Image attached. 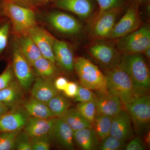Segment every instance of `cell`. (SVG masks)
Listing matches in <instances>:
<instances>
[{
	"label": "cell",
	"mask_w": 150,
	"mask_h": 150,
	"mask_svg": "<svg viewBox=\"0 0 150 150\" xmlns=\"http://www.w3.org/2000/svg\"><path fill=\"white\" fill-rule=\"evenodd\" d=\"M24 90L17 80L0 90V102L10 109L21 106L24 101Z\"/></svg>",
	"instance_id": "19"
},
{
	"label": "cell",
	"mask_w": 150,
	"mask_h": 150,
	"mask_svg": "<svg viewBox=\"0 0 150 150\" xmlns=\"http://www.w3.org/2000/svg\"><path fill=\"white\" fill-rule=\"evenodd\" d=\"M119 64L131 78L137 96L148 94L150 87V71L142 54L123 55Z\"/></svg>",
	"instance_id": "1"
},
{
	"label": "cell",
	"mask_w": 150,
	"mask_h": 150,
	"mask_svg": "<svg viewBox=\"0 0 150 150\" xmlns=\"http://www.w3.org/2000/svg\"><path fill=\"white\" fill-rule=\"evenodd\" d=\"M74 143L84 150H96L100 142L92 127L85 128L74 131Z\"/></svg>",
	"instance_id": "22"
},
{
	"label": "cell",
	"mask_w": 150,
	"mask_h": 150,
	"mask_svg": "<svg viewBox=\"0 0 150 150\" xmlns=\"http://www.w3.org/2000/svg\"><path fill=\"white\" fill-rule=\"evenodd\" d=\"M55 63L62 70L71 72L74 70V58L69 44L63 40L55 38L53 45Z\"/></svg>",
	"instance_id": "18"
},
{
	"label": "cell",
	"mask_w": 150,
	"mask_h": 150,
	"mask_svg": "<svg viewBox=\"0 0 150 150\" xmlns=\"http://www.w3.org/2000/svg\"><path fill=\"white\" fill-rule=\"evenodd\" d=\"M150 0H128V4L131 2H137L142 5L143 4H149Z\"/></svg>",
	"instance_id": "44"
},
{
	"label": "cell",
	"mask_w": 150,
	"mask_h": 150,
	"mask_svg": "<svg viewBox=\"0 0 150 150\" xmlns=\"http://www.w3.org/2000/svg\"><path fill=\"white\" fill-rule=\"evenodd\" d=\"M103 69L107 80L108 91L118 96L124 106L138 97L131 78L119 64Z\"/></svg>",
	"instance_id": "2"
},
{
	"label": "cell",
	"mask_w": 150,
	"mask_h": 150,
	"mask_svg": "<svg viewBox=\"0 0 150 150\" xmlns=\"http://www.w3.org/2000/svg\"><path fill=\"white\" fill-rule=\"evenodd\" d=\"M68 81L64 77L60 76L56 78L54 81L55 88L59 91H64L68 84Z\"/></svg>",
	"instance_id": "41"
},
{
	"label": "cell",
	"mask_w": 150,
	"mask_h": 150,
	"mask_svg": "<svg viewBox=\"0 0 150 150\" xmlns=\"http://www.w3.org/2000/svg\"><path fill=\"white\" fill-rule=\"evenodd\" d=\"M47 20L58 32L67 35H76L83 29L81 23L72 16L64 12L54 11L49 13Z\"/></svg>",
	"instance_id": "12"
},
{
	"label": "cell",
	"mask_w": 150,
	"mask_h": 150,
	"mask_svg": "<svg viewBox=\"0 0 150 150\" xmlns=\"http://www.w3.org/2000/svg\"><path fill=\"white\" fill-rule=\"evenodd\" d=\"M30 88L32 96L45 103L58 94L52 80L36 77Z\"/></svg>",
	"instance_id": "20"
},
{
	"label": "cell",
	"mask_w": 150,
	"mask_h": 150,
	"mask_svg": "<svg viewBox=\"0 0 150 150\" xmlns=\"http://www.w3.org/2000/svg\"><path fill=\"white\" fill-rule=\"evenodd\" d=\"M131 119L128 112L123 108L112 117L110 135L126 142L133 134Z\"/></svg>",
	"instance_id": "17"
},
{
	"label": "cell",
	"mask_w": 150,
	"mask_h": 150,
	"mask_svg": "<svg viewBox=\"0 0 150 150\" xmlns=\"http://www.w3.org/2000/svg\"><path fill=\"white\" fill-rule=\"evenodd\" d=\"M32 150H49L51 141L49 135H43L31 138Z\"/></svg>",
	"instance_id": "36"
},
{
	"label": "cell",
	"mask_w": 150,
	"mask_h": 150,
	"mask_svg": "<svg viewBox=\"0 0 150 150\" xmlns=\"http://www.w3.org/2000/svg\"><path fill=\"white\" fill-rule=\"evenodd\" d=\"M140 4L137 2L129 3L125 14L116 23L106 40L113 41L128 35L141 27L144 24L140 17Z\"/></svg>",
	"instance_id": "8"
},
{
	"label": "cell",
	"mask_w": 150,
	"mask_h": 150,
	"mask_svg": "<svg viewBox=\"0 0 150 150\" xmlns=\"http://www.w3.org/2000/svg\"><path fill=\"white\" fill-rule=\"evenodd\" d=\"M20 48L30 65L42 56L39 49L27 33L15 36Z\"/></svg>",
	"instance_id": "25"
},
{
	"label": "cell",
	"mask_w": 150,
	"mask_h": 150,
	"mask_svg": "<svg viewBox=\"0 0 150 150\" xmlns=\"http://www.w3.org/2000/svg\"><path fill=\"white\" fill-rule=\"evenodd\" d=\"M19 131L0 134V150H16V141Z\"/></svg>",
	"instance_id": "31"
},
{
	"label": "cell",
	"mask_w": 150,
	"mask_h": 150,
	"mask_svg": "<svg viewBox=\"0 0 150 150\" xmlns=\"http://www.w3.org/2000/svg\"><path fill=\"white\" fill-rule=\"evenodd\" d=\"M29 117L22 105L10 109L0 116V134L22 130Z\"/></svg>",
	"instance_id": "13"
},
{
	"label": "cell",
	"mask_w": 150,
	"mask_h": 150,
	"mask_svg": "<svg viewBox=\"0 0 150 150\" xmlns=\"http://www.w3.org/2000/svg\"><path fill=\"white\" fill-rule=\"evenodd\" d=\"M112 117L106 115L96 116L92 123V128L100 142L110 135Z\"/></svg>",
	"instance_id": "27"
},
{
	"label": "cell",
	"mask_w": 150,
	"mask_h": 150,
	"mask_svg": "<svg viewBox=\"0 0 150 150\" xmlns=\"http://www.w3.org/2000/svg\"><path fill=\"white\" fill-rule=\"evenodd\" d=\"M2 6V1L1 0H0V22L4 20V17H5L4 16V14H3Z\"/></svg>",
	"instance_id": "45"
},
{
	"label": "cell",
	"mask_w": 150,
	"mask_h": 150,
	"mask_svg": "<svg viewBox=\"0 0 150 150\" xmlns=\"http://www.w3.org/2000/svg\"><path fill=\"white\" fill-rule=\"evenodd\" d=\"M51 6L72 13L89 22L99 10L95 0H56Z\"/></svg>",
	"instance_id": "11"
},
{
	"label": "cell",
	"mask_w": 150,
	"mask_h": 150,
	"mask_svg": "<svg viewBox=\"0 0 150 150\" xmlns=\"http://www.w3.org/2000/svg\"><path fill=\"white\" fill-rule=\"evenodd\" d=\"M126 142L109 135L100 142L98 149L100 150H121L125 149Z\"/></svg>",
	"instance_id": "30"
},
{
	"label": "cell",
	"mask_w": 150,
	"mask_h": 150,
	"mask_svg": "<svg viewBox=\"0 0 150 150\" xmlns=\"http://www.w3.org/2000/svg\"><path fill=\"white\" fill-rule=\"evenodd\" d=\"M30 4L34 10L39 8L51 6L56 0H29Z\"/></svg>",
	"instance_id": "40"
},
{
	"label": "cell",
	"mask_w": 150,
	"mask_h": 150,
	"mask_svg": "<svg viewBox=\"0 0 150 150\" xmlns=\"http://www.w3.org/2000/svg\"><path fill=\"white\" fill-rule=\"evenodd\" d=\"M10 109H10L7 106L0 102V116L4 114V113L7 112Z\"/></svg>",
	"instance_id": "43"
},
{
	"label": "cell",
	"mask_w": 150,
	"mask_h": 150,
	"mask_svg": "<svg viewBox=\"0 0 150 150\" xmlns=\"http://www.w3.org/2000/svg\"><path fill=\"white\" fill-rule=\"evenodd\" d=\"M127 5L97 13L89 22L88 34L90 39L93 41L107 40L118 18Z\"/></svg>",
	"instance_id": "5"
},
{
	"label": "cell",
	"mask_w": 150,
	"mask_h": 150,
	"mask_svg": "<svg viewBox=\"0 0 150 150\" xmlns=\"http://www.w3.org/2000/svg\"><path fill=\"white\" fill-rule=\"evenodd\" d=\"M56 118H42L30 116L23 129L30 138L48 135L54 126Z\"/></svg>",
	"instance_id": "21"
},
{
	"label": "cell",
	"mask_w": 150,
	"mask_h": 150,
	"mask_svg": "<svg viewBox=\"0 0 150 150\" xmlns=\"http://www.w3.org/2000/svg\"><path fill=\"white\" fill-rule=\"evenodd\" d=\"M2 7L4 16L10 22L14 36L27 33L30 28L37 24L34 10L3 1Z\"/></svg>",
	"instance_id": "4"
},
{
	"label": "cell",
	"mask_w": 150,
	"mask_h": 150,
	"mask_svg": "<svg viewBox=\"0 0 150 150\" xmlns=\"http://www.w3.org/2000/svg\"><path fill=\"white\" fill-rule=\"evenodd\" d=\"M74 69L82 86L96 92L103 93L108 91L104 74L88 59L82 56L74 59Z\"/></svg>",
	"instance_id": "3"
},
{
	"label": "cell",
	"mask_w": 150,
	"mask_h": 150,
	"mask_svg": "<svg viewBox=\"0 0 150 150\" xmlns=\"http://www.w3.org/2000/svg\"><path fill=\"white\" fill-rule=\"evenodd\" d=\"M145 142H146V144H147L148 145H149L150 144V134L149 132L147 133V134L146 135V137H145Z\"/></svg>",
	"instance_id": "47"
},
{
	"label": "cell",
	"mask_w": 150,
	"mask_h": 150,
	"mask_svg": "<svg viewBox=\"0 0 150 150\" xmlns=\"http://www.w3.org/2000/svg\"><path fill=\"white\" fill-rule=\"evenodd\" d=\"M46 103L57 118H61L71 106L69 101L59 94L52 98Z\"/></svg>",
	"instance_id": "28"
},
{
	"label": "cell",
	"mask_w": 150,
	"mask_h": 150,
	"mask_svg": "<svg viewBox=\"0 0 150 150\" xmlns=\"http://www.w3.org/2000/svg\"><path fill=\"white\" fill-rule=\"evenodd\" d=\"M11 26L9 20H4L0 22V56L7 47Z\"/></svg>",
	"instance_id": "32"
},
{
	"label": "cell",
	"mask_w": 150,
	"mask_h": 150,
	"mask_svg": "<svg viewBox=\"0 0 150 150\" xmlns=\"http://www.w3.org/2000/svg\"><path fill=\"white\" fill-rule=\"evenodd\" d=\"M75 98V101L78 103L88 102L95 100L96 94L86 88L79 86L77 93Z\"/></svg>",
	"instance_id": "37"
},
{
	"label": "cell",
	"mask_w": 150,
	"mask_h": 150,
	"mask_svg": "<svg viewBox=\"0 0 150 150\" xmlns=\"http://www.w3.org/2000/svg\"><path fill=\"white\" fill-rule=\"evenodd\" d=\"M79 86L74 82H69L64 93L67 97L75 98L77 93Z\"/></svg>",
	"instance_id": "39"
},
{
	"label": "cell",
	"mask_w": 150,
	"mask_h": 150,
	"mask_svg": "<svg viewBox=\"0 0 150 150\" xmlns=\"http://www.w3.org/2000/svg\"><path fill=\"white\" fill-rule=\"evenodd\" d=\"M146 149L144 143L139 137H135L126 144V150H144Z\"/></svg>",
	"instance_id": "38"
},
{
	"label": "cell",
	"mask_w": 150,
	"mask_h": 150,
	"mask_svg": "<svg viewBox=\"0 0 150 150\" xmlns=\"http://www.w3.org/2000/svg\"><path fill=\"white\" fill-rule=\"evenodd\" d=\"M76 108L84 118L92 124L96 117L95 100L86 102L78 103Z\"/></svg>",
	"instance_id": "29"
},
{
	"label": "cell",
	"mask_w": 150,
	"mask_h": 150,
	"mask_svg": "<svg viewBox=\"0 0 150 150\" xmlns=\"http://www.w3.org/2000/svg\"><path fill=\"white\" fill-rule=\"evenodd\" d=\"M143 54H144L145 56L148 59H150V47H149V48H147L146 50L144 51V53H143Z\"/></svg>",
	"instance_id": "46"
},
{
	"label": "cell",
	"mask_w": 150,
	"mask_h": 150,
	"mask_svg": "<svg viewBox=\"0 0 150 150\" xmlns=\"http://www.w3.org/2000/svg\"><path fill=\"white\" fill-rule=\"evenodd\" d=\"M31 67L37 77L53 80L59 74L56 64L43 56L33 62Z\"/></svg>",
	"instance_id": "24"
},
{
	"label": "cell",
	"mask_w": 150,
	"mask_h": 150,
	"mask_svg": "<svg viewBox=\"0 0 150 150\" xmlns=\"http://www.w3.org/2000/svg\"><path fill=\"white\" fill-rule=\"evenodd\" d=\"M87 51L103 69H109L120 64L123 55L118 51L115 43L104 40L93 41Z\"/></svg>",
	"instance_id": "9"
},
{
	"label": "cell",
	"mask_w": 150,
	"mask_h": 150,
	"mask_svg": "<svg viewBox=\"0 0 150 150\" xmlns=\"http://www.w3.org/2000/svg\"><path fill=\"white\" fill-rule=\"evenodd\" d=\"M3 57L1 56H0V62L2 60Z\"/></svg>",
	"instance_id": "48"
},
{
	"label": "cell",
	"mask_w": 150,
	"mask_h": 150,
	"mask_svg": "<svg viewBox=\"0 0 150 150\" xmlns=\"http://www.w3.org/2000/svg\"><path fill=\"white\" fill-rule=\"evenodd\" d=\"M74 132L68 123L62 118H57L48 135L51 142L58 146L66 149L74 150Z\"/></svg>",
	"instance_id": "15"
},
{
	"label": "cell",
	"mask_w": 150,
	"mask_h": 150,
	"mask_svg": "<svg viewBox=\"0 0 150 150\" xmlns=\"http://www.w3.org/2000/svg\"><path fill=\"white\" fill-rule=\"evenodd\" d=\"M98 5L99 10L101 13L111 9L125 6L128 4V0H95Z\"/></svg>",
	"instance_id": "33"
},
{
	"label": "cell",
	"mask_w": 150,
	"mask_h": 150,
	"mask_svg": "<svg viewBox=\"0 0 150 150\" xmlns=\"http://www.w3.org/2000/svg\"><path fill=\"white\" fill-rule=\"evenodd\" d=\"M1 1L6 2L13 3L24 7L33 9L30 5L29 0H1Z\"/></svg>",
	"instance_id": "42"
},
{
	"label": "cell",
	"mask_w": 150,
	"mask_h": 150,
	"mask_svg": "<svg viewBox=\"0 0 150 150\" xmlns=\"http://www.w3.org/2000/svg\"><path fill=\"white\" fill-rule=\"evenodd\" d=\"M97 93L95 99L96 116L106 115L113 117L124 108L122 101L118 96L108 91Z\"/></svg>",
	"instance_id": "16"
},
{
	"label": "cell",
	"mask_w": 150,
	"mask_h": 150,
	"mask_svg": "<svg viewBox=\"0 0 150 150\" xmlns=\"http://www.w3.org/2000/svg\"><path fill=\"white\" fill-rule=\"evenodd\" d=\"M27 33L39 49L42 56L55 63L53 45L55 38L38 24L28 30Z\"/></svg>",
	"instance_id": "14"
},
{
	"label": "cell",
	"mask_w": 150,
	"mask_h": 150,
	"mask_svg": "<svg viewBox=\"0 0 150 150\" xmlns=\"http://www.w3.org/2000/svg\"><path fill=\"white\" fill-rule=\"evenodd\" d=\"M60 118L68 123L74 131L92 127L91 123L84 118L76 108H70Z\"/></svg>",
	"instance_id": "26"
},
{
	"label": "cell",
	"mask_w": 150,
	"mask_h": 150,
	"mask_svg": "<svg viewBox=\"0 0 150 150\" xmlns=\"http://www.w3.org/2000/svg\"><path fill=\"white\" fill-rule=\"evenodd\" d=\"M14 73L11 64H8L0 74V90L5 88L15 81Z\"/></svg>",
	"instance_id": "35"
},
{
	"label": "cell",
	"mask_w": 150,
	"mask_h": 150,
	"mask_svg": "<svg viewBox=\"0 0 150 150\" xmlns=\"http://www.w3.org/2000/svg\"><path fill=\"white\" fill-rule=\"evenodd\" d=\"M124 108L134 124L137 134L142 135L147 130L150 121V97L149 94L137 97Z\"/></svg>",
	"instance_id": "7"
},
{
	"label": "cell",
	"mask_w": 150,
	"mask_h": 150,
	"mask_svg": "<svg viewBox=\"0 0 150 150\" xmlns=\"http://www.w3.org/2000/svg\"><path fill=\"white\" fill-rule=\"evenodd\" d=\"M16 150H32L31 138L23 129L21 130L17 135Z\"/></svg>",
	"instance_id": "34"
},
{
	"label": "cell",
	"mask_w": 150,
	"mask_h": 150,
	"mask_svg": "<svg viewBox=\"0 0 150 150\" xmlns=\"http://www.w3.org/2000/svg\"><path fill=\"white\" fill-rule=\"evenodd\" d=\"M30 116L42 118H51L56 117L46 103L33 97L25 100L22 104Z\"/></svg>",
	"instance_id": "23"
},
{
	"label": "cell",
	"mask_w": 150,
	"mask_h": 150,
	"mask_svg": "<svg viewBox=\"0 0 150 150\" xmlns=\"http://www.w3.org/2000/svg\"><path fill=\"white\" fill-rule=\"evenodd\" d=\"M113 41L123 55L143 54L150 47L149 26L144 24L135 31Z\"/></svg>",
	"instance_id": "6"
},
{
	"label": "cell",
	"mask_w": 150,
	"mask_h": 150,
	"mask_svg": "<svg viewBox=\"0 0 150 150\" xmlns=\"http://www.w3.org/2000/svg\"><path fill=\"white\" fill-rule=\"evenodd\" d=\"M16 78L25 91L31 88L36 78L31 65L21 50L16 40L12 46V63Z\"/></svg>",
	"instance_id": "10"
}]
</instances>
